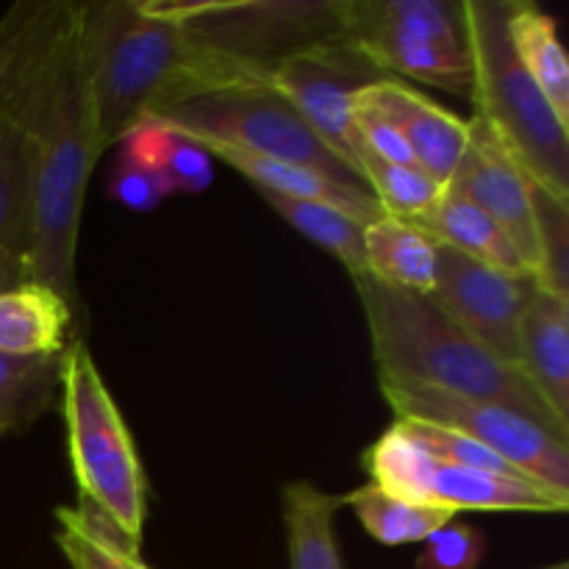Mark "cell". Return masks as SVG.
Wrapping results in <instances>:
<instances>
[{"label":"cell","instance_id":"obj_1","mask_svg":"<svg viewBox=\"0 0 569 569\" xmlns=\"http://www.w3.org/2000/svg\"><path fill=\"white\" fill-rule=\"evenodd\" d=\"M0 109L28 128L33 144L31 281L78 311V231L89 178L103 153L78 50V3H39L0 72Z\"/></svg>","mask_w":569,"mask_h":569},{"label":"cell","instance_id":"obj_2","mask_svg":"<svg viewBox=\"0 0 569 569\" xmlns=\"http://www.w3.org/2000/svg\"><path fill=\"white\" fill-rule=\"evenodd\" d=\"M78 50L103 150L192 94L270 87L272 67L220 53L176 22L150 17L139 0L78 3Z\"/></svg>","mask_w":569,"mask_h":569},{"label":"cell","instance_id":"obj_3","mask_svg":"<svg viewBox=\"0 0 569 569\" xmlns=\"http://www.w3.org/2000/svg\"><path fill=\"white\" fill-rule=\"evenodd\" d=\"M365 309L381 387H433L506 406L569 439V426L548 409L517 367L489 353L456 326L431 295L387 287L367 272L350 276Z\"/></svg>","mask_w":569,"mask_h":569},{"label":"cell","instance_id":"obj_4","mask_svg":"<svg viewBox=\"0 0 569 569\" xmlns=\"http://www.w3.org/2000/svg\"><path fill=\"white\" fill-rule=\"evenodd\" d=\"M472 59L476 114L520 170L569 203V126L517 59L509 39V0H461Z\"/></svg>","mask_w":569,"mask_h":569},{"label":"cell","instance_id":"obj_5","mask_svg":"<svg viewBox=\"0 0 569 569\" xmlns=\"http://www.w3.org/2000/svg\"><path fill=\"white\" fill-rule=\"evenodd\" d=\"M59 392L78 500L100 511L139 548L148 511V481L131 431L100 378L87 339L72 337L67 345Z\"/></svg>","mask_w":569,"mask_h":569},{"label":"cell","instance_id":"obj_6","mask_svg":"<svg viewBox=\"0 0 569 569\" xmlns=\"http://www.w3.org/2000/svg\"><path fill=\"white\" fill-rule=\"evenodd\" d=\"M342 37L383 76L470 98L472 59L461 0H339Z\"/></svg>","mask_w":569,"mask_h":569},{"label":"cell","instance_id":"obj_7","mask_svg":"<svg viewBox=\"0 0 569 569\" xmlns=\"http://www.w3.org/2000/svg\"><path fill=\"white\" fill-rule=\"evenodd\" d=\"M153 120L194 142L226 144L242 153L292 161L333 178L359 181L270 87H228L200 92L167 106L164 111L153 114Z\"/></svg>","mask_w":569,"mask_h":569},{"label":"cell","instance_id":"obj_8","mask_svg":"<svg viewBox=\"0 0 569 569\" xmlns=\"http://www.w3.org/2000/svg\"><path fill=\"white\" fill-rule=\"evenodd\" d=\"M139 6L150 17L181 26L198 42L261 67L342 37L339 0H139Z\"/></svg>","mask_w":569,"mask_h":569},{"label":"cell","instance_id":"obj_9","mask_svg":"<svg viewBox=\"0 0 569 569\" xmlns=\"http://www.w3.org/2000/svg\"><path fill=\"white\" fill-rule=\"evenodd\" d=\"M395 420H417L470 437L526 478L569 495V439L506 406L433 387H381Z\"/></svg>","mask_w":569,"mask_h":569},{"label":"cell","instance_id":"obj_10","mask_svg":"<svg viewBox=\"0 0 569 569\" xmlns=\"http://www.w3.org/2000/svg\"><path fill=\"white\" fill-rule=\"evenodd\" d=\"M383 78L389 76L367 61L348 39L333 37L276 61L270 89L292 106L311 133L361 181L365 156L356 133V94Z\"/></svg>","mask_w":569,"mask_h":569},{"label":"cell","instance_id":"obj_11","mask_svg":"<svg viewBox=\"0 0 569 569\" xmlns=\"http://www.w3.org/2000/svg\"><path fill=\"white\" fill-rule=\"evenodd\" d=\"M537 278L503 272L439 244V272L431 298L459 328L506 365L517 367L520 322Z\"/></svg>","mask_w":569,"mask_h":569},{"label":"cell","instance_id":"obj_12","mask_svg":"<svg viewBox=\"0 0 569 569\" xmlns=\"http://www.w3.org/2000/svg\"><path fill=\"white\" fill-rule=\"evenodd\" d=\"M533 187L531 178L520 170L515 159L506 153L495 133L478 117L470 120V142L465 159L456 167L445 192H453L476 203L495 226L509 237L520 253L526 270L537 278V217H533Z\"/></svg>","mask_w":569,"mask_h":569},{"label":"cell","instance_id":"obj_13","mask_svg":"<svg viewBox=\"0 0 569 569\" xmlns=\"http://www.w3.org/2000/svg\"><path fill=\"white\" fill-rule=\"evenodd\" d=\"M359 100L392 120L409 142L415 164L448 189L470 142V120H461L398 78L370 83L361 89Z\"/></svg>","mask_w":569,"mask_h":569},{"label":"cell","instance_id":"obj_14","mask_svg":"<svg viewBox=\"0 0 569 569\" xmlns=\"http://www.w3.org/2000/svg\"><path fill=\"white\" fill-rule=\"evenodd\" d=\"M33 144L28 128L0 109V292L31 281Z\"/></svg>","mask_w":569,"mask_h":569},{"label":"cell","instance_id":"obj_15","mask_svg":"<svg viewBox=\"0 0 569 569\" xmlns=\"http://www.w3.org/2000/svg\"><path fill=\"white\" fill-rule=\"evenodd\" d=\"M203 144V150L211 159L226 161L228 167L242 172L259 192L281 194V198L289 200H306V203L331 206V209L342 211V214L353 217V220L365 222V226L378 222L383 217L378 200L359 181H345V178H333L328 172L311 170V167L292 164V161L242 153V150L226 148V144Z\"/></svg>","mask_w":569,"mask_h":569},{"label":"cell","instance_id":"obj_16","mask_svg":"<svg viewBox=\"0 0 569 569\" xmlns=\"http://www.w3.org/2000/svg\"><path fill=\"white\" fill-rule=\"evenodd\" d=\"M517 370L569 426V300L537 287L520 322Z\"/></svg>","mask_w":569,"mask_h":569},{"label":"cell","instance_id":"obj_17","mask_svg":"<svg viewBox=\"0 0 569 569\" xmlns=\"http://www.w3.org/2000/svg\"><path fill=\"white\" fill-rule=\"evenodd\" d=\"M428 506L448 511H526V515H565L569 495L556 492L526 476L470 470L437 459L428 487Z\"/></svg>","mask_w":569,"mask_h":569},{"label":"cell","instance_id":"obj_18","mask_svg":"<svg viewBox=\"0 0 569 569\" xmlns=\"http://www.w3.org/2000/svg\"><path fill=\"white\" fill-rule=\"evenodd\" d=\"M76 309L37 281L0 292V353L61 356L70 345Z\"/></svg>","mask_w":569,"mask_h":569},{"label":"cell","instance_id":"obj_19","mask_svg":"<svg viewBox=\"0 0 569 569\" xmlns=\"http://www.w3.org/2000/svg\"><path fill=\"white\" fill-rule=\"evenodd\" d=\"M365 272L387 287L431 295L439 272V242L409 222L381 217L365 226Z\"/></svg>","mask_w":569,"mask_h":569},{"label":"cell","instance_id":"obj_20","mask_svg":"<svg viewBox=\"0 0 569 569\" xmlns=\"http://www.w3.org/2000/svg\"><path fill=\"white\" fill-rule=\"evenodd\" d=\"M509 39L550 109L569 126V61L553 17L537 3L509 0Z\"/></svg>","mask_w":569,"mask_h":569},{"label":"cell","instance_id":"obj_21","mask_svg":"<svg viewBox=\"0 0 569 569\" xmlns=\"http://www.w3.org/2000/svg\"><path fill=\"white\" fill-rule=\"evenodd\" d=\"M415 228L426 231L433 242H439L442 248L456 250V253H465L470 259L483 261L489 267H498L503 272H517V276H531L522 264L520 253L515 250V244L509 242L503 231L492 222V217L483 214L476 203H470L467 198L453 192H445L439 198V203L428 211L426 217H420L417 222H411Z\"/></svg>","mask_w":569,"mask_h":569},{"label":"cell","instance_id":"obj_22","mask_svg":"<svg viewBox=\"0 0 569 569\" xmlns=\"http://www.w3.org/2000/svg\"><path fill=\"white\" fill-rule=\"evenodd\" d=\"M345 495L317 489L311 481H292L281 489L289 569H342L333 520Z\"/></svg>","mask_w":569,"mask_h":569},{"label":"cell","instance_id":"obj_23","mask_svg":"<svg viewBox=\"0 0 569 569\" xmlns=\"http://www.w3.org/2000/svg\"><path fill=\"white\" fill-rule=\"evenodd\" d=\"M120 144L128 156L159 172L167 194H198L209 189L214 178L211 156L203 144L172 131L153 117L139 122Z\"/></svg>","mask_w":569,"mask_h":569},{"label":"cell","instance_id":"obj_24","mask_svg":"<svg viewBox=\"0 0 569 569\" xmlns=\"http://www.w3.org/2000/svg\"><path fill=\"white\" fill-rule=\"evenodd\" d=\"M61 356L0 353V439L26 431L53 409L61 383Z\"/></svg>","mask_w":569,"mask_h":569},{"label":"cell","instance_id":"obj_25","mask_svg":"<svg viewBox=\"0 0 569 569\" xmlns=\"http://www.w3.org/2000/svg\"><path fill=\"white\" fill-rule=\"evenodd\" d=\"M345 506L353 509L365 531L381 545L426 542L437 528L456 520L453 511L395 498V495L378 489L376 483H365L345 495Z\"/></svg>","mask_w":569,"mask_h":569},{"label":"cell","instance_id":"obj_26","mask_svg":"<svg viewBox=\"0 0 569 569\" xmlns=\"http://www.w3.org/2000/svg\"><path fill=\"white\" fill-rule=\"evenodd\" d=\"M437 459L411 433L403 420H395L381 439L365 453V470L370 483L395 498L428 506V487Z\"/></svg>","mask_w":569,"mask_h":569},{"label":"cell","instance_id":"obj_27","mask_svg":"<svg viewBox=\"0 0 569 569\" xmlns=\"http://www.w3.org/2000/svg\"><path fill=\"white\" fill-rule=\"evenodd\" d=\"M261 198L276 209L289 226L303 233L317 248L328 250L333 259L342 261L348 276L365 272V222L331 209V206L306 203V200H289L281 194L259 192Z\"/></svg>","mask_w":569,"mask_h":569},{"label":"cell","instance_id":"obj_28","mask_svg":"<svg viewBox=\"0 0 569 569\" xmlns=\"http://www.w3.org/2000/svg\"><path fill=\"white\" fill-rule=\"evenodd\" d=\"M56 545L72 569H128L122 556L139 550L100 511L83 503L78 509H56Z\"/></svg>","mask_w":569,"mask_h":569},{"label":"cell","instance_id":"obj_29","mask_svg":"<svg viewBox=\"0 0 569 569\" xmlns=\"http://www.w3.org/2000/svg\"><path fill=\"white\" fill-rule=\"evenodd\" d=\"M361 181L378 200L383 217L409 222V226L426 217L445 194V189L420 167L387 164L372 156L361 159Z\"/></svg>","mask_w":569,"mask_h":569},{"label":"cell","instance_id":"obj_30","mask_svg":"<svg viewBox=\"0 0 569 569\" xmlns=\"http://www.w3.org/2000/svg\"><path fill=\"white\" fill-rule=\"evenodd\" d=\"M533 217L539 250L537 283L545 292L569 300V203L533 187Z\"/></svg>","mask_w":569,"mask_h":569},{"label":"cell","instance_id":"obj_31","mask_svg":"<svg viewBox=\"0 0 569 569\" xmlns=\"http://www.w3.org/2000/svg\"><path fill=\"white\" fill-rule=\"evenodd\" d=\"M487 553L483 533L470 522H445L422 545L417 569H476Z\"/></svg>","mask_w":569,"mask_h":569},{"label":"cell","instance_id":"obj_32","mask_svg":"<svg viewBox=\"0 0 569 569\" xmlns=\"http://www.w3.org/2000/svg\"><path fill=\"white\" fill-rule=\"evenodd\" d=\"M109 194L131 211H153L167 198L159 172L120 150L109 176Z\"/></svg>","mask_w":569,"mask_h":569},{"label":"cell","instance_id":"obj_33","mask_svg":"<svg viewBox=\"0 0 569 569\" xmlns=\"http://www.w3.org/2000/svg\"><path fill=\"white\" fill-rule=\"evenodd\" d=\"M356 133H359L361 156H372V159L387 161V164L417 167L400 128L383 114H378L372 106L361 103L359 94H356Z\"/></svg>","mask_w":569,"mask_h":569},{"label":"cell","instance_id":"obj_34","mask_svg":"<svg viewBox=\"0 0 569 569\" xmlns=\"http://www.w3.org/2000/svg\"><path fill=\"white\" fill-rule=\"evenodd\" d=\"M37 11H39L37 0H22V3H14L3 17H0V72L6 70L11 56H14L17 48H20L22 37H26L28 28H31Z\"/></svg>","mask_w":569,"mask_h":569},{"label":"cell","instance_id":"obj_35","mask_svg":"<svg viewBox=\"0 0 569 569\" xmlns=\"http://www.w3.org/2000/svg\"><path fill=\"white\" fill-rule=\"evenodd\" d=\"M122 559H126L128 569H153V567L144 565L142 556H139V550H126V556H122Z\"/></svg>","mask_w":569,"mask_h":569},{"label":"cell","instance_id":"obj_36","mask_svg":"<svg viewBox=\"0 0 569 569\" xmlns=\"http://www.w3.org/2000/svg\"><path fill=\"white\" fill-rule=\"evenodd\" d=\"M542 569H569V565H567V561H559V565H553V567H542Z\"/></svg>","mask_w":569,"mask_h":569}]
</instances>
